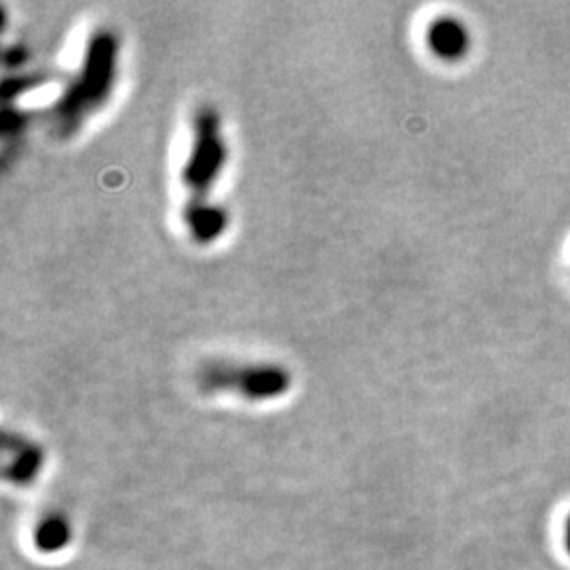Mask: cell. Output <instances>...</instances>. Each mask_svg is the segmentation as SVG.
Returning a JSON list of instances; mask_svg holds the SVG:
<instances>
[{
	"instance_id": "4",
	"label": "cell",
	"mask_w": 570,
	"mask_h": 570,
	"mask_svg": "<svg viewBox=\"0 0 570 570\" xmlns=\"http://www.w3.org/2000/svg\"><path fill=\"white\" fill-rule=\"evenodd\" d=\"M180 220L188 239L202 247L220 242L230 225L225 205L216 204L214 199H184Z\"/></svg>"
},
{
	"instance_id": "7",
	"label": "cell",
	"mask_w": 570,
	"mask_h": 570,
	"mask_svg": "<svg viewBox=\"0 0 570 570\" xmlns=\"http://www.w3.org/2000/svg\"><path fill=\"white\" fill-rule=\"evenodd\" d=\"M41 82V77H37V75L4 79V82H2V98H4V102L11 104L16 98L23 96V94H28V91L37 89Z\"/></svg>"
},
{
	"instance_id": "9",
	"label": "cell",
	"mask_w": 570,
	"mask_h": 570,
	"mask_svg": "<svg viewBox=\"0 0 570 570\" xmlns=\"http://www.w3.org/2000/svg\"><path fill=\"white\" fill-rule=\"evenodd\" d=\"M567 543H569V548H570V520H569V534H567Z\"/></svg>"
},
{
	"instance_id": "5",
	"label": "cell",
	"mask_w": 570,
	"mask_h": 570,
	"mask_svg": "<svg viewBox=\"0 0 570 570\" xmlns=\"http://www.w3.org/2000/svg\"><path fill=\"white\" fill-rule=\"evenodd\" d=\"M425 45L435 60L446 63L465 60L471 49L468 23L454 16H438L429 21Z\"/></svg>"
},
{
	"instance_id": "3",
	"label": "cell",
	"mask_w": 570,
	"mask_h": 570,
	"mask_svg": "<svg viewBox=\"0 0 570 570\" xmlns=\"http://www.w3.org/2000/svg\"><path fill=\"white\" fill-rule=\"evenodd\" d=\"M228 164L225 122L218 110L202 104L190 121V140L180 167V184L186 199H212L216 183Z\"/></svg>"
},
{
	"instance_id": "8",
	"label": "cell",
	"mask_w": 570,
	"mask_h": 570,
	"mask_svg": "<svg viewBox=\"0 0 570 570\" xmlns=\"http://www.w3.org/2000/svg\"><path fill=\"white\" fill-rule=\"evenodd\" d=\"M26 60H28V53H26V49H23L21 45L7 47V51H4V66H7L9 70H13V68H21Z\"/></svg>"
},
{
	"instance_id": "1",
	"label": "cell",
	"mask_w": 570,
	"mask_h": 570,
	"mask_svg": "<svg viewBox=\"0 0 570 570\" xmlns=\"http://www.w3.org/2000/svg\"><path fill=\"white\" fill-rule=\"evenodd\" d=\"M119 63L121 41L117 32L108 28L94 30L82 47L77 72L47 115V122L58 138H72L108 104L119 81Z\"/></svg>"
},
{
	"instance_id": "6",
	"label": "cell",
	"mask_w": 570,
	"mask_h": 570,
	"mask_svg": "<svg viewBox=\"0 0 570 570\" xmlns=\"http://www.w3.org/2000/svg\"><path fill=\"white\" fill-rule=\"evenodd\" d=\"M4 449L13 450L11 465L7 468L9 478H13L16 482H23V480H30L32 475H37V471H39L42 463V452L37 444L28 442L26 438L7 435L4 438Z\"/></svg>"
},
{
	"instance_id": "2",
	"label": "cell",
	"mask_w": 570,
	"mask_h": 570,
	"mask_svg": "<svg viewBox=\"0 0 570 570\" xmlns=\"http://www.w3.org/2000/svg\"><path fill=\"white\" fill-rule=\"evenodd\" d=\"M205 395H230L244 402H275L292 389V372L277 362L212 360L195 372Z\"/></svg>"
}]
</instances>
